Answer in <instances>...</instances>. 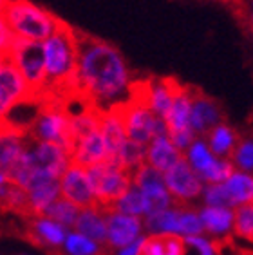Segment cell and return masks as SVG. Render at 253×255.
Wrapping results in <instances>:
<instances>
[{
  "instance_id": "cell-1",
  "label": "cell",
  "mask_w": 253,
  "mask_h": 255,
  "mask_svg": "<svg viewBox=\"0 0 253 255\" xmlns=\"http://www.w3.org/2000/svg\"><path fill=\"white\" fill-rule=\"evenodd\" d=\"M134 84L130 67L116 45L80 33L76 94L93 107L109 111L130 100Z\"/></svg>"
},
{
  "instance_id": "cell-32",
  "label": "cell",
  "mask_w": 253,
  "mask_h": 255,
  "mask_svg": "<svg viewBox=\"0 0 253 255\" xmlns=\"http://www.w3.org/2000/svg\"><path fill=\"white\" fill-rule=\"evenodd\" d=\"M15 40H16L15 34H13V31H11L4 13H0V49L7 53V51L11 49V45L15 44Z\"/></svg>"
},
{
  "instance_id": "cell-10",
  "label": "cell",
  "mask_w": 253,
  "mask_h": 255,
  "mask_svg": "<svg viewBox=\"0 0 253 255\" xmlns=\"http://www.w3.org/2000/svg\"><path fill=\"white\" fill-rule=\"evenodd\" d=\"M29 102L38 100H34L29 85L18 69L7 62L0 71V120H7L15 109Z\"/></svg>"
},
{
  "instance_id": "cell-29",
  "label": "cell",
  "mask_w": 253,
  "mask_h": 255,
  "mask_svg": "<svg viewBox=\"0 0 253 255\" xmlns=\"http://www.w3.org/2000/svg\"><path fill=\"white\" fill-rule=\"evenodd\" d=\"M230 161L234 163V167L239 172H244V174L253 176V132L241 136L237 147H235V152L232 154Z\"/></svg>"
},
{
  "instance_id": "cell-33",
  "label": "cell",
  "mask_w": 253,
  "mask_h": 255,
  "mask_svg": "<svg viewBox=\"0 0 253 255\" xmlns=\"http://www.w3.org/2000/svg\"><path fill=\"white\" fill-rule=\"evenodd\" d=\"M7 62H9V58H7V53L0 49V71L5 67V64H7Z\"/></svg>"
},
{
  "instance_id": "cell-18",
  "label": "cell",
  "mask_w": 253,
  "mask_h": 255,
  "mask_svg": "<svg viewBox=\"0 0 253 255\" xmlns=\"http://www.w3.org/2000/svg\"><path fill=\"white\" fill-rule=\"evenodd\" d=\"M183 157H185V154L175 147L170 136H157L146 147V165H150L161 174L168 172Z\"/></svg>"
},
{
  "instance_id": "cell-35",
  "label": "cell",
  "mask_w": 253,
  "mask_h": 255,
  "mask_svg": "<svg viewBox=\"0 0 253 255\" xmlns=\"http://www.w3.org/2000/svg\"><path fill=\"white\" fill-rule=\"evenodd\" d=\"M5 4H7V0H0V13H2V11H4Z\"/></svg>"
},
{
  "instance_id": "cell-2",
  "label": "cell",
  "mask_w": 253,
  "mask_h": 255,
  "mask_svg": "<svg viewBox=\"0 0 253 255\" xmlns=\"http://www.w3.org/2000/svg\"><path fill=\"white\" fill-rule=\"evenodd\" d=\"M47 73V100L76 94V73L80 56V33L65 22L58 31L42 42Z\"/></svg>"
},
{
  "instance_id": "cell-3",
  "label": "cell",
  "mask_w": 253,
  "mask_h": 255,
  "mask_svg": "<svg viewBox=\"0 0 253 255\" xmlns=\"http://www.w3.org/2000/svg\"><path fill=\"white\" fill-rule=\"evenodd\" d=\"M4 16L16 40L45 42L62 27V20L31 0H7Z\"/></svg>"
},
{
  "instance_id": "cell-31",
  "label": "cell",
  "mask_w": 253,
  "mask_h": 255,
  "mask_svg": "<svg viewBox=\"0 0 253 255\" xmlns=\"http://www.w3.org/2000/svg\"><path fill=\"white\" fill-rule=\"evenodd\" d=\"M205 201L208 206H217V208H232V206H237L234 201V197L230 196V192L224 183H221V185H210L205 190Z\"/></svg>"
},
{
  "instance_id": "cell-22",
  "label": "cell",
  "mask_w": 253,
  "mask_h": 255,
  "mask_svg": "<svg viewBox=\"0 0 253 255\" xmlns=\"http://www.w3.org/2000/svg\"><path fill=\"white\" fill-rule=\"evenodd\" d=\"M205 139L215 157L232 159V154L235 152V147H237L241 136L234 127H230L228 123H221V125L210 130Z\"/></svg>"
},
{
  "instance_id": "cell-9",
  "label": "cell",
  "mask_w": 253,
  "mask_h": 255,
  "mask_svg": "<svg viewBox=\"0 0 253 255\" xmlns=\"http://www.w3.org/2000/svg\"><path fill=\"white\" fill-rule=\"evenodd\" d=\"M181 85L170 78H150L146 82H136L132 89V96L143 102L152 113L165 120Z\"/></svg>"
},
{
  "instance_id": "cell-15",
  "label": "cell",
  "mask_w": 253,
  "mask_h": 255,
  "mask_svg": "<svg viewBox=\"0 0 253 255\" xmlns=\"http://www.w3.org/2000/svg\"><path fill=\"white\" fill-rule=\"evenodd\" d=\"M141 219L134 216H125L120 212L107 214V245L111 250H123L136 243L141 234Z\"/></svg>"
},
{
  "instance_id": "cell-20",
  "label": "cell",
  "mask_w": 253,
  "mask_h": 255,
  "mask_svg": "<svg viewBox=\"0 0 253 255\" xmlns=\"http://www.w3.org/2000/svg\"><path fill=\"white\" fill-rule=\"evenodd\" d=\"M74 230L82 234V236L89 237L91 241L98 243V245L109 246L107 245V216L103 214L100 208H87V210L80 212V217ZM114 252V250H112Z\"/></svg>"
},
{
  "instance_id": "cell-27",
  "label": "cell",
  "mask_w": 253,
  "mask_h": 255,
  "mask_svg": "<svg viewBox=\"0 0 253 255\" xmlns=\"http://www.w3.org/2000/svg\"><path fill=\"white\" fill-rule=\"evenodd\" d=\"M80 212L82 210H80L74 203L67 201V199H63V197H58V199L44 212L42 217L53 219V221H56L58 225L67 228V226L76 225V221H78V217H80Z\"/></svg>"
},
{
  "instance_id": "cell-23",
  "label": "cell",
  "mask_w": 253,
  "mask_h": 255,
  "mask_svg": "<svg viewBox=\"0 0 253 255\" xmlns=\"http://www.w3.org/2000/svg\"><path fill=\"white\" fill-rule=\"evenodd\" d=\"M63 250L67 255H112V250L109 246L98 245L78 232L67 234V239L63 243Z\"/></svg>"
},
{
  "instance_id": "cell-30",
  "label": "cell",
  "mask_w": 253,
  "mask_h": 255,
  "mask_svg": "<svg viewBox=\"0 0 253 255\" xmlns=\"http://www.w3.org/2000/svg\"><path fill=\"white\" fill-rule=\"evenodd\" d=\"M234 230L237 236L253 239V205H243L235 208Z\"/></svg>"
},
{
  "instance_id": "cell-8",
  "label": "cell",
  "mask_w": 253,
  "mask_h": 255,
  "mask_svg": "<svg viewBox=\"0 0 253 255\" xmlns=\"http://www.w3.org/2000/svg\"><path fill=\"white\" fill-rule=\"evenodd\" d=\"M190 113H192V89H186L181 85V89L175 94L170 111L166 114L165 123L170 139L183 154H186L190 145L197 137L192 130V125H190Z\"/></svg>"
},
{
  "instance_id": "cell-21",
  "label": "cell",
  "mask_w": 253,
  "mask_h": 255,
  "mask_svg": "<svg viewBox=\"0 0 253 255\" xmlns=\"http://www.w3.org/2000/svg\"><path fill=\"white\" fill-rule=\"evenodd\" d=\"M0 208L5 212L15 214L20 219L34 217L27 190H24L22 187H18V185L9 183V181L0 188Z\"/></svg>"
},
{
  "instance_id": "cell-5",
  "label": "cell",
  "mask_w": 253,
  "mask_h": 255,
  "mask_svg": "<svg viewBox=\"0 0 253 255\" xmlns=\"http://www.w3.org/2000/svg\"><path fill=\"white\" fill-rule=\"evenodd\" d=\"M7 58L24 76L34 100H38V102L47 100L49 85L42 44L29 42V40H15V44L7 51Z\"/></svg>"
},
{
  "instance_id": "cell-16",
  "label": "cell",
  "mask_w": 253,
  "mask_h": 255,
  "mask_svg": "<svg viewBox=\"0 0 253 255\" xmlns=\"http://www.w3.org/2000/svg\"><path fill=\"white\" fill-rule=\"evenodd\" d=\"M71 159H73L74 165H80L83 168H93L96 165L109 161V150L107 145H105V139H103L102 130L98 128L94 132L76 139Z\"/></svg>"
},
{
  "instance_id": "cell-28",
  "label": "cell",
  "mask_w": 253,
  "mask_h": 255,
  "mask_svg": "<svg viewBox=\"0 0 253 255\" xmlns=\"http://www.w3.org/2000/svg\"><path fill=\"white\" fill-rule=\"evenodd\" d=\"M112 212H120V214H125V216H134L139 217L145 214L146 216V199L145 194H143L136 185H132V188L126 192L125 196L112 206Z\"/></svg>"
},
{
  "instance_id": "cell-14",
  "label": "cell",
  "mask_w": 253,
  "mask_h": 255,
  "mask_svg": "<svg viewBox=\"0 0 253 255\" xmlns=\"http://www.w3.org/2000/svg\"><path fill=\"white\" fill-rule=\"evenodd\" d=\"M22 221H24L25 239L31 241L34 246L45 248L51 254L58 252V248L67 239L65 226L58 225L53 219H47V217H29V219H22Z\"/></svg>"
},
{
  "instance_id": "cell-6",
  "label": "cell",
  "mask_w": 253,
  "mask_h": 255,
  "mask_svg": "<svg viewBox=\"0 0 253 255\" xmlns=\"http://www.w3.org/2000/svg\"><path fill=\"white\" fill-rule=\"evenodd\" d=\"M87 170L96 194L98 208L107 216L112 212V206L132 188V174L114 161H105Z\"/></svg>"
},
{
  "instance_id": "cell-12",
  "label": "cell",
  "mask_w": 253,
  "mask_h": 255,
  "mask_svg": "<svg viewBox=\"0 0 253 255\" xmlns=\"http://www.w3.org/2000/svg\"><path fill=\"white\" fill-rule=\"evenodd\" d=\"M165 176V185L172 194L175 201L186 203L201 196L203 192V179L197 176V172L190 167L186 157H183L179 163H175Z\"/></svg>"
},
{
  "instance_id": "cell-11",
  "label": "cell",
  "mask_w": 253,
  "mask_h": 255,
  "mask_svg": "<svg viewBox=\"0 0 253 255\" xmlns=\"http://www.w3.org/2000/svg\"><path fill=\"white\" fill-rule=\"evenodd\" d=\"M60 187H62L63 199L74 203L78 208H83V210L98 208L96 194H94L87 168L71 163L65 174L62 176V179H60Z\"/></svg>"
},
{
  "instance_id": "cell-26",
  "label": "cell",
  "mask_w": 253,
  "mask_h": 255,
  "mask_svg": "<svg viewBox=\"0 0 253 255\" xmlns=\"http://www.w3.org/2000/svg\"><path fill=\"white\" fill-rule=\"evenodd\" d=\"M201 219L206 230L212 234H224L234 223V212L230 208H217V206H206L201 210Z\"/></svg>"
},
{
  "instance_id": "cell-24",
  "label": "cell",
  "mask_w": 253,
  "mask_h": 255,
  "mask_svg": "<svg viewBox=\"0 0 253 255\" xmlns=\"http://www.w3.org/2000/svg\"><path fill=\"white\" fill-rule=\"evenodd\" d=\"M185 157H186V161L190 163V167L197 172V176H201L205 170H208L215 163V159H217V157L214 156V152L210 150L205 137H195V141L192 143L190 148L186 150Z\"/></svg>"
},
{
  "instance_id": "cell-34",
  "label": "cell",
  "mask_w": 253,
  "mask_h": 255,
  "mask_svg": "<svg viewBox=\"0 0 253 255\" xmlns=\"http://www.w3.org/2000/svg\"><path fill=\"white\" fill-rule=\"evenodd\" d=\"M5 183H7V177H5V174H2V172H0V188L4 187Z\"/></svg>"
},
{
  "instance_id": "cell-4",
  "label": "cell",
  "mask_w": 253,
  "mask_h": 255,
  "mask_svg": "<svg viewBox=\"0 0 253 255\" xmlns=\"http://www.w3.org/2000/svg\"><path fill=\"white\" fill-rule=\"evenodd\" d=\"M27 136L36 141H47L67 148L73 154L74 134L71 114L65 109L63 100L49 98L40 103L38 114L27 130Z\"/></svg>"
},
{
  "instance_id": "cell-13",
  "label": "cell",
  "mask_w": 253,
  "mask_h": 255,
  "mask_svg": "<svg viewBox=\"0 0 253 255\" xmlns=\"http://www.w3.org/2000/svg\"><path fill=\"white\" fill-rule=\"evenodd\" d=\"M224 123L223 107L201 91L192 89V113H190V125L197 137H206L212 128Z\"/></svg>"
},
{
  "instance_id": "cell-36",
  "label": "cell",
  "mask_w": 253,
  "mask_h": 255,
  "mask_svg": "<svg viewBox=\"0 0 253 255\" xmlns=\"http://www.w3.org/2000/svg\"><path fill=\"white\" fill-rule=\"evenodd\" d=\"M250 15H252V24H253V2H252V5H250Z\"/></svg>"
},
{
  "instance_id": "cell-37",
  "label": "cell",
  "mask_w": 253,
  "mask_h": 255,
  "mask_svg": "<svg viewBox=\"0 0 253 255\" xmlns=\"http://www.w3.org/2000/svg\"><path fill=\"white\" fill-rule=\"evenodd\" d=\"M0 122H2V120H0Z\"/></svg>"
},
{
  "instance_id": "cell-7",
  "label": "cell",
  "mask_w": 253,
  "mask_h": 255,
  "mask_svg": "<svg viewBox=\"0 0 253 255\" xmlns=\"http://www.w3.org/2000/svg\"><path fill=\"white\" fill-rule=\"evenodd\" d=\"M118 109L122 113L126 137L132 141L148 147L152 139H156L157 136H168L165 120L156 116L139 100L130 98L128 102L118 105Z\"/></svg>"
},
{
  "instance_id": "cell-25",
  "label": "cell",
  "mask_w": 253,
  "mask_h": 255,
  "mask_svg": "<svg viewBox=\"0 0 253 255\" xmlns=\"http://www.w3.org/2000/svg\"><path fill=\"white\" fill-rule=\"evenodd\" d=\"M235 205H253V176L235 170L234 176L224 183Z\"/></svg>"
},
{
  "instance_id": "cell-17",
  "label": "cell",
  "mask_w": 253,
  "mask_h": 255,
  "mask_svg": "<svg viewBox=\"0 0 253 255\" xmlns=\"http://www.w3.org/2000/svg\"><path fill=\"white\" fill-rule=\"evenodd\" d=\"M100 130L103 134L105 145L109 150V161L118 163V157L122 152L123 145L128 139L125 132V125H123L122 113L118 107H112L109 111H102V118H100ZM120 165V163H118Z\"/></svg>"
},
{
  "instance_id": "cell-19",
  "label": "cell",
  "mask_w": 253,
  "mask_h": 255,
  "mask_svg": "<svg viewBox=\"0 0 253 255\" xmlns=\"http://www.w3.org/2000/svg\"><path fill=\"white\" fill-rule=\"evenodd\" d=\"M137 255H186V243L179 234H152L141 241Z\"/></svg>"
}]
</instances>
